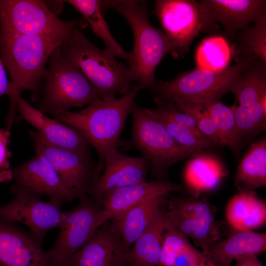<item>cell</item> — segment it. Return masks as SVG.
<instances>
[{
  "label": "cell",
  "mask_w": 266,
  "mask_h": 266,
  "mask_svg": "<svg viewBox=\"0 0 266 266\" xmlns=\"http://www.w3.org/2000/svg\"><path fill=\"white\" fill-rule=\"evenodd\" d=\"M14 199L0 207V220L20 222L27 226L30 233L40 244L46 233L59 228L65 216L61 210L63 201L53 199L48 201L28 192L15 191Z\"/></svg>",
  "instance_id": "obj_12"
},
{
  "label": "cell",
  "mask_w": 266,
  "mask_h": 266,
  "mask_svg": "<svg viewBox=\"0 0 266 266\" xmlns=\"http://www.w3.org/2000/svg\"><path fill=\"white\" fill-rule=\"evenodd\" d=\"M173 103L181 111L193 117L200 131L215 145H221V138L215 122L200 102L179 101Z\"/></svg>",
  "instance_id": "obj_33"
},
{
  "label": "cell",
  "mask_w": 266,
  "mask_h": 266,
  "mask_svg": "<svg viewBox=\"0 0 266 266\" xmlns=\"http://www.w3.org/2000/svg\"><path fill=\"white\" fill-rule=\"evenodd\" d=\"M155 101L157 105L154 108L156 110L177 124L189 129L198 135L209 138L200 131L195 119L179 109L174 103L167 101Z\"/></svg>",
  "instance_id": "obj_35"
},
{
  "label": "cell",
  "mask_w": 266,
  "mask_h": 266,
  "mask_svg": "<svg viewBox=\"0 0 266 266\" xmlns=\"http://www.w3.org/2000/svg\"><path fill=\"white\" fill-rule=\"evenodd\" d=\"M29 134L35 151L46 158L74 199L88 195L95 182L96 166L90 149H68L50 144L36 131Z\"/></svg>",
  "instance_id": "obj_11"
},
{
  "label": "cell",
  "mask_w": 266,
  "mask_h": 266,
  "mask_svg": "<svg viewBox=\"0 0 266 266\" xmlns=\"http://www.w3.org/2000/svg\"><path fill=\"white\" fill-rule=\"evenodd\" d=\"M235 264L232 266H264L258 259L257 256L248 255L234 260Z\"/></svg>",
  "instance_id": "obj_38"
},
{
  "label": "cell",
  "mask_w": 266,
  "mask_h": 266,
  "mask_svg": "<svg viewBox=\"0 0 266 266\" xmlns=\"http://www.w3.org/2000/svg\"><path fill=\"white\" fill-rule=\"evenodd\" d=\"M154 13L175 48V57L188 50L194 37L203 29L200 2L195 0H156Z\"/></svg>",
  "instance_id": "obj_13"
},
{
  "label": "cell",
  "mask_w": 266,
  "mask_h": 266,
  "mask_svg": "<svg viewBox=\"0 0 266 266\" xmlns=\"http://www.w3.org/2000/svg\"><path fill=\"white\" fill-rule=\"evenodd\" d=\"M173 192L187 193L185 186L162 179L118 189L104 195L96 201L101 204L109 220H116L140 203Z\"/></svg>",
  "instance_id": "obj_19"
},
{
  "label": "cell",
  "mask_w": 266,
  "mask_h": 266,
  "mask_svg": "<svg viewBox=\"0 0 266 266\" xmlns=\"http://www.w3.org/2000/svg\"><path fill=\"white\" fill-rule=\"evenodd\" d=\"M146 110L164 125L171 136L180 145L203 152L204 150L212 148L215 145L209 138L198 135L189 129L174 122L154 108H146Z\"/></svg>",
  "instance_id": "obj_31"
},
{
  "label": "cell",
  "mask_w": 266,
  "mask_h": 266,
  "mask_svg": "<svg viewBox=\"0 0 266 266\" xmlns=\"http://www.w3.org/2000/svg\"><path fill=\"white\" fill-rule=\"evenodd\" d=\"M169 194L140 203L128 209L113 221L124 243L130 248L143 233L165 205Z\"/></svg>",
  "instance_id": "obj_24"
},
{
  "label": "cell",
  "mask_w": 266,
  "mask_h": 266,
  "mask_svg": "<svg viewBox=\"0 0 266 266\" xmlns=\"http://www.w3.org/2000/svg\"><path fill=\"white\" fill-rule=\"evenodd\" d=\"M0 266H53L46 252L30 233L0 220Z\"/></svg>",
  "instance_id": "obj_18"
},
{
  "label": "cell",
  "mask_w": 266,
  "mask_h": 266,
  "mask_svg": "<svg viewBox=\"0 0 266 266\" xmlns=\"http://www.w3.org/2000/svg\"><path fill=\"white\" fill-rule=\"evenodd\" d=\"M196 266H219L209 257L203 253V257Z\"/></svg>",
  "instance_id": "obj_39"
},
{
  "label": "cell",
  "mask_w": 266,
  "mask_h": 266,
  "mask_svg": "<svg viewBox=\"0 0 266 266\" xmlns=\"http://www.w3.org/2000/svg\"><path fill=\"white\" fill-rule=\"evenodd\" d=\"M101 10L111 8L122 15L130 24L134 45L128 61L131 78L144 88H153L156 67L168 53L175 56V48L167 35L154 28L148 17L144 0H101Z\"/></svg>",
  "instance_id": "obj_3"
},
{
  "label": "cell",
  "mask_w": 266,
  "mask_h": 266,
  "mask_svg": "<svg viewBox=\"0 0 266 266\" xmlns=\"http://www.w3.org/2000/svg\"><path fill=\"white\" fill-rule=\"evenodd\" d=\"M240 34L241 47L254 55L263 64L266 63V15L242 30Z\"/></svg>",
  "instance_id": "obj_32"
},
{
  "label": "cell",
  "mask_w": 266,
  "mask_h": 266,
  "mask_svg": "<svg viewBox=\"0 0 266 266\" xmlns=\"http://www.w3.org/2000/svg\"><path fill=\"white\" fill-rule=\"evenodd\" d=\"M130 249L113 221H107L72 255L66 266H130Z\"/></svg>",
  "instance_id": "obj_14"
},
{
  "label": "cell",
  "mask_w": 266,
  "mask_h": 266,
  "mask_svg": "<svg viewBox=\"0 0 266 266\" xmlns=\"http://www.w3.org/2000/svg\"><path fill=\"white\" fill-rule=\"evenodd\" d=\"M11 93V84L7 80L4 66L0 57V97L3 95L9 97Z\"/></svg>",
  "instance_id": "obj_37"
},
{
  "label": "cell",
  "mask_w": 266,
  "mask_h": 266,
  "mask_svg": "<svg viewBox=\"0 0 266 266\" xmlns=\"http://www.w3.org/2000/svg\"><path fill=\"white\" fill-rule=\"evenodd\" d=\"M238 192H252L266 185V139L252 143L245 152L234 175Z\"/></svg>",
  "instance_id": "obj_26"
},
{
  "label": "cell",
  "mask_w": 266,
  "mask_h": 266,
  "mask_svg": "<svg viewBox=\"0 0 266 266\" xmlns=\"http://www.w3.org/2000/svg\"><path fill=\"white\" fill-rule=\"evenodd\" d=\"M253 61L251 53L224 70L199 68L181 74L167 82H157L152 88L154 101L206 102L219 100L231 92L241 74Z\"/></svg>",
  "instance_id": "obj_5"
},
{
  "label": "cell",
  "mask_w": 266,
  "mask_h": 266,
  "mask_svg": "<svg viewBox=\"0 0 266 266\" xmlns=\"http://www.w3.org/2000/svg\"><path fill=\"white\" fill-rule=\"evenodd\" d=\"M16 106L22 117L50 144L76 151L89 149L88 142L76 129L48 117L22 97L17 100Z\"/></svg>",
  "instance_id": "obj_20"
},
{
  "label": "cell",
  "mask_w": 266,
  "mask_h": 266,
  "mask_svg": "<svg viewBox=\"0 0 266 266\" xmlns=\"http://www.w3.org/2000/svg\"><path fill=\"white\" fill-rule=\"evenodd\" d=\"M79 199L75 207L65 211L59 236L54 246L45 252L53 266H66L72 255L109 220L99 202L88 195Z\"/></svg>",
  "instance_id": "obj_9"
},
{
  "label": "cell",
  "mask_w": 266,
  "mask_h": 266,
  "mask_svg": "<svg viewBox=\"0 0 266 266\" xmlns=\"http://www.w3.org/2000/svg\"><path fill=\"white\" fill-rule=\"evenodd\" d=\"M226 215L235 231H252L266 224V204L255 191L238 192L229 201Z\"/></svg>",
  "instance_id": "obj_25"
},
{
  "label": "cell",
  "mask_w": 266,
  "mask_h": 266,
  "mask_svg": "<svg viewBox=\"0 0 266 266\" xmlns=\"http://www.w3.org/2000/svg\"><path fill=\"white\" fill-rule=\"evenodd\" d=\"M200 102L215 122L221 138V145L229 147L238 158L243 140L239 135L232 107L225 105L219 100Z\"/></svg>",
  "instance_id": "obj_29"
},
{
  "label": "cell",
  "mask_w": 266,
  "mask_h": 266,
  "mask_svg": "<svg viewBox=\"0 0 266 266\" xmlns=\"http://www.w3.org/2000/svg\"><path fill=\"white\" fill-rule=\"evenodd\" d=\"M266 251V233L252 231H237L224 239L209 244L204 254L219 266H232L236 258Z\"/></svg>",
  "instance_id": "obj_21"
},
{
  "label": "cell",
  "mask_w": 266,
  "mask_h": 266,
  "mask_svg": "<svg viewBox=\"0 0 266 266\" xmlns=\"http://www.w3.org/2000/svg\"><path fill=\"white\" fill-rule=\"evenodd\" d=\"M173 227L166 212V203L155 218L131 247L130 266H159L166 231Z\"/></svg>",
  "instance_id": "obj_23"
},
{
  "label": "cell",
  "mask_w": 266,
  "mask_h": 266,
  "mask_svg": "<svg viewBox=\"0 0 266 266\" xmlns=\"http://www.w3.org/2000/svg\"><path fill=\"white\" fill-rule=\"evenodd\" d=\"M142 89L135 84L129 93L118 99L97 100L79 112L65 111L55 117L57 121L76 129L89 145L96 150L99 161L95 170V182L103 171L107 152L118 148L126 119L131 113L138 91Z\"/></svg>",
  "instance_id": "obj_2"
},
{
  "label": "cell",
  "mask_w": 266,
  "mask_h": 266,
  "mask_svg": "<svg viewBox=\"0 0 266 266\" xmlns=\"http://www.w3.org/2000/svg\"><path fill=\"white\" fill-rule=\"evenodd\" d=\"M45 93L38 109L55 117L72 107L103 100L99 92L75 66L63 59L60 46L49 58Z\"/></svg>",
  "instance_id": "obj_6"
},
{
  "label": "cell",
  "mask_w": 266,
  "mask_h": 266,
  "mask_svg": "<svg viewBox=\"0 0 266 266\" xmlns=\"http://www.w3.org/2000/svg\"><path fill=\"white\" fill-rule=\"evenodd\" d=\"M150 167L149 162L143 157L125 155L118 148L108 151L105 157L103 172L89 193L90 198L97 200L112 191L146 182Z\"/></svg>",
  "instance_id": "obj_17"
},
{
  "label": "cell",
  "mask_w": 266,
  "mask_h": 266,
  "mask_svg": "<svg viewBox=\"0 0 266 266\" xmlns=\"http://www.w3.org/2000/svg\"><path fill=\"white\" fill-rule=\"evenodd\" d=\"M167 215L173 226L191 238L193 233L200 227L216 222V214L207 208L194 209L190 200H178L174 197L166 202Z\"/></svg>",
  "instance_id": "obj_27"
},
{
  "label": "cell",
  "mask_w": 266,
  "mask_h": 266,
  "mask_svg": "<svg viewBox=\"0 0 266 266\" xmlns=\"http://www.w3.org/2000/svg\"><path fill=\"white\" fill-rule=\"evenodd\" d=\"M192 246L184 234L174 227L169 228L164 235L159 266H174L176 259Z\"/></svg>",
  "instance_id": "obj_34"
},
{
  "label": "cell",
  "mask_w": 266,
  "mask_h": 266,
  "mask_svg": "<svg viewBox=\"0 0 266 266\" xmlns=\"http://www.w3.org/2000/svg\"><path fill=\"white\" fill-rule=\"evenodd\" d=\"M231 50L225 38L212 36L204 38L198 46L195 61L198 68L214 71L228 67Z\"/></svg>",
  "instance_id": "obj_30"
},
{
  "label": "cell",
  "mask_w": 266,
  "mask_h": 266,
  "mask_svg": "<svg viewBox=\"0 0 266 266\" xmlns=\"http://www.w3.org/2000/svg\"><path fill=\"white\" fill-rule=\"evenodd\" d=\"M76 28L60 46L63 59L77 68L96 88L103 100L116 99L131 90L133 82L129 67L109 51L101 50Z\"/></svg>",
  "instance_id": "obj_4"
},
{
  "label": "cell",
  "mask_w": 266,
  "mask_h": 266,
  "mask_svg": "<svg viewBox=\"0 0 266 266\" xmlns=\"http://www.w3.org/2000/svg\"><path fill=\"white\" fill-rule=\"evenodd\" d=\"M228 174V169L216 157L201 153L185 166V187L190 197L199 198L202 194L216 189Z\"/></svg>",
  "instance_id": "obj_22"
},
{
  "label": "cell",
  "mask_w": 266,
  "mask_h": 266,
  "mask_svg": "<svg viewBox=\"0 0 266 266\" xmlns=\"http://www.w3.org/2000/svg\"><path fill=\"white\" fill-rule=\"evenodd\" d=\"M65 1L82 15L93 32L102 39L106 50L115 57L122 58L128 62L129 53L127 52L112 35L108 26L103 17L100 0H69Z\"/></svg>",
  "instance_id": "obj_28"
},
{
  "label": "cell",
  "mask_w": 266,
  "mask_h": 266,
  "mask_svg": "<svg viewBox=\"0 0 266 266\" xmlns=\"http://www.w3.org/2000/svg\"><path fill=\"white\" fill-rule=\"evenodd\" d=\"M88 25L84 18L60 19L42 0H0V33L66 39L75 28Z\"/></svg>",
  "instance_id": "obj_8"
},
{
  "label": "cell",
  "mask_w": 266,
  "mask_h": 266,
  "mask_svg": "<svg viewBox=\"0 0 266 266\" xmlns=\"http://www.w3.org/2000/svg\"><path fill=\"white\" fill-rule=\"evenodd\" d=\"M265 66L266 64L262 62L259 65L252 62L239 76L231 92L238 103V105L234 104L231 107L243 141L266 130Z\"/></svg>",
  "instance_id": "obj_10"
},
{
  "label": "cell",
  "mask_w": 266,
  "mask_h": 266,
  "mask_svg": "<svg viewBox=\"0 0 266 266\" xmlns=\"http://www.w3.org/2000/svg\"><path fill=\"white\" fill-rule=\"evenodd\" d=\"M131 113L133 145L149 162L152 175L158 180L165 179L174 164L202 153L178 144L157 118L135 102Z\"/></svg>",
  "instance_id": "obj_7"
},
{
  "label": "cell",
  "mask_w": 266,
  "mask_h": 266,
  "mask_svg": "<svg viewBox=\"0 0 266 266\" xmlns=\"http://www.w3.org/2000/svg\"><path fill=\"white\" fill-rule=\"evenodd\" d=\"M66 39L0 33V58L8 71L11 86L7 130L15 118L17 100L25 90L37 91L45 76L46 64L51 53Z\"/></svg>",
  "instance_id": "obj_1"
},
{
  "label": "cell",
  "mask_w": 266,
  "mask_h": 266,
  "mask_svg": "<svg viewBox=\"0 0 266 266\" xmlns=\"http://www.w3.org/2000/svg\"><path fill=\"white\" fill-rule=\"evenodd\" d=\"M10 132L8 130L0 129V178L3 180L12 177L8 161L11 153L8 151Z\"/></svg>",
  "instance_id": "obj_36"
},
{
  "label": "cell",
  "mask_w": 266,
  "mask_h": 266,
  "mask_svg": "<svg viewBox=\"0 0 266 266\" xmlns=\"http://www.w3.org/2000/svg\"><path fill=\"white\" fill-rule=\"evenodd\" d=\"M35 151L33 158L11 170L15 181L11 192L23 191L39 197L45 195L63 202L75 199L46 158L41 152Z\"/></svg>",
  "instance_id": "obj_15"
},
{
  "label": "cell",
  "mask_w": 266,
  "mask_h": 266,
  "mask_svg": "<svg viewBox=\"0 0 266 266\" xmlns=\"http://www.w3.org/2000/svg\"><path fill=\"white\" fill-rule=\"evenodd\" d=\"M200 4L203 29L218 23L230 37L266 15L264 0H203Z\"/></svg>",
  "instance_id": "obj_16"
}]
</instances>
